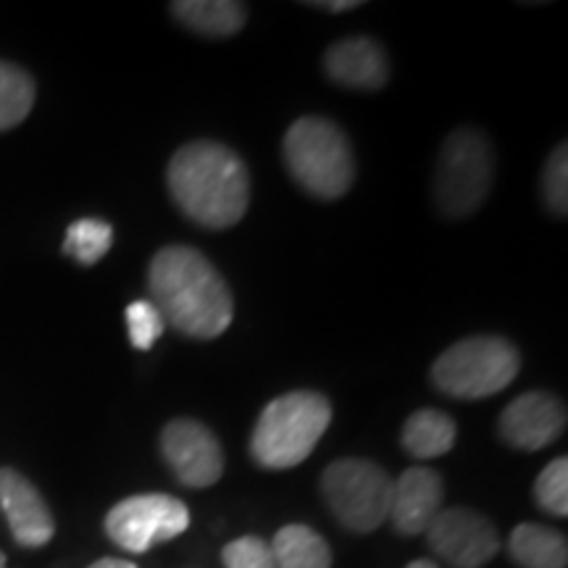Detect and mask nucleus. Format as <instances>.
Returning a JSON list of instances; mask_svg holds the SVG:
<instances>
[{
	"instance_id": "obj_28",
	"label": "nucleus",
	"mask_w": 568,
	"mask_h": 568,
	"mask_svg": "<svg viewBox=\"0 0 568 568\" xmlns=\"http://www.w3.org/2000/svg\"><path fill=\"white\" fill-rule=\"evenodd\" d=\"M0 568H6V556H3V550H0Z\"/></svg>"
},
{
	"instance_id": "obj_12",
	"label": "nucleus",
	"mask_w": 568,
	"mask_h": 568,
	"mask_svg": "<svg viewBox=\"0 0 568 568\" xmlns=\"http://www.w3.org/2000/svg\"><path fill=\"white\" fill-rule=\"evenodd\" d=\"M0 508L21 548H42L55 535V521L38 487L17 468H0Z\"/></svg>"
},
{
	"instance_id": "obj_26",
	"label": "nucleus",
	"mask_w": 568,
	"mask_h": 568,
	"mask_svg": "<svg viewBox=\"0 0 568 568\" xmlns=\"http://www.w3.org/2000/svg\"><path fill=\"white\" fill-rule=\"evenodd\" d=\"M88 568H138V566H134L132 560H122V558H101Z\"/></svg>"
},
{
	"instance_id": "obj_23",
	"label": "nucleus",
	"mask_w": 568,
	"mask_h": 568,
	"mask_svg": "<svg viewBox=\"0 0 568 568\" xmlns=\"http://www.w3.org/2000/svg\"><path fill=\"white\" fill-rule=\"evenodd\" d=\"M542 190L545 201H548L550 211L558 213V216H566L568 211V151L566 142L552 151L548 166L542 172Z\"/></svg>"
},
{
	"instance_id": "obj_13",
	"label": "nucleus",
	"mask_w": 568,
	"mask_h": 568,
	"mask_svg": "<svg viewBox=\"0 0 568 568\" xmlns=\"http://www.w3.org/2000/svg\"><path fill=\"white\" fill-rule=\"evenodd\" d=\"M443 497L445 485L437 471L424 466L406 468L400 477L393 479V503H389L393 527L403 537L424 535L443 510Z\"/></svg>"
},
{
	"instance_id": "obj_24",
	"label": "nucleus",
	"mask_w": 568,
	"mask_h": 568,
	"mask_svg": "<svg viewBox=\"0 0 568 568\" xmlns=\"http://www.w3.org/2000/svg\"><path fill=\"white\" fill-rule=\"evenodd\" d=\"M222 560L226 568H276L272 545L253 535L232 539L222 550Z\"/></svg>"
},
{
	"instance_id": "obj_3",
	"label": "nucleus",
	"mask_w": 568,
	"mask_h": 568,
	"mask_svg": "<svg viewBox=\"0 0 568 568\" xmlns=\"http://www.w3.org/2000/svg\"><path fill=\"white\" fill-rule=\"evenodd\" d=\"M332 424V406L322 393L295 389L261 410L251 437L255 464L272 471L303 464Z\"/></svg>"
},
{
	"instance_id": "obj_14",
	"label": "nucleus",
	"mask_w": 568,
	"mask_h": 568,
	"mask_svg": "<svg viewBox=\"0 0 568 568\" xmlns=\"http://www.w3.org/2000/svg\"><path fill=\"white\" fill-rule=\"evenodd\" d=\"M324 71L343 88L379 90L389 80V61L385 48L376 40L347 38L324 53Z\"/></svg>"
},
{
	"instance_id": "obj_15",
	"label": "nucleus",
	"mask_w": 568,
	"mask_h": 568,
	"mask_svg": "<svg viewBox=\"0 0 568 568\" xmlns=\"http://www.w3.org/2000/svg\"><path fill=\"white\" fill-rule=\"evenodd\" d=\"M458 439V426L445 410L437 408H422L408 416L403 424L400 443L406 447L408 456L418 460H432L445 456L453 450Z\"/></svg>"
},
{
	"instance_id": "obj_8",
	"label": "nucleus",
	"mask_w": 568,
	"mask_h": 568,
	"mask_svg": "<svg viewBox=\"0 0 568 568\" xmlns=\"http://www.w3.org/2000/svg\"><path fill=\"white\" fill-rule=\"evenodd\" d=\"M190 527V510L180 497L166 493L132 495L105 516V535L126 552H148Z\"/></svg>"
},
{
	"instance_id": "obj_19",
	"label": "nucleus",
	"mask_w": 568,
	"mask_h": 568,
	"mask_svg": "<svg viewBox=\"0 0 568 568\" xmlns=\"http://www.w3.org/2000/svg\"><path fill=\"white\" fill-rule=\"evenodd\" d=\"M34 105V80L17 63L0 61V132L30 116Z\"/></svg>"
},
{
	"instance_id": "obj_9",
	"label": "nucleus",
	"mask_w": 568,
	"mask_h": 568,
	"mask_svg": "<svg viewBox=\"0 0 568 568\" xmlns=\"http://www.w3.org/2000/svg\"><path fill=\"white\" fill-rule=\"evenodd\" d=\"M424 535L432 552L453 568L487 566L500 548L495 524L471 508L439 510Z\"/></svg>"
},
{
	"instance_id": "obj_25",
	"label": "nucleus",
	"mask_w": 568,
	"mask_h": 568,
	"mask_svg": "<svg viewBox=\"0 0 568 568\" xmlns=\"http://www.w3.org/2000/svg\"><path fill=\"white\" fill-rule=\"evenodd\" d=\"M311 9H322V11H332V13H343V11H353L361 9L364 3L358 0H322V3H308Z\"/></svg>"
},
{
	"instance_id": "obj_2",
	"label": "nucleus",
	"mask_w": 568,
	"mask_h": 568,
	"mask_svg": "<svg viewBox=\"0 0 568 568\" xmlns=\"http://www.w3.org/2000/svg\"><path fill=\"white\" fill-rule=\"evenodd\" d=\"M169 193L190 222L226 230L243 222L251 203V176L232 148L213 140H195L169 161Z\"/></svg>"
},
{
	"instance_id": "obj_18",
	"label": "nucleus",
	"mask_w": 568,
	"mask_h": 568,
	"mask_svg": "<svg viewBox=\"0 0 568 568\" xmlns=\"http://www.w3.org/2000/svg\"><path fill=\"white\" fill-rule=\"evenodd\" d=\"M268 545L276 568H332L329 545L305 524H287Z\"/></svg>"
},
{
	"instance_id": "obj_22",
	"label": "nucleus",
	"mask_w": 568,
	"mask_h": 568,
	"mask_svg": "<svg viewBox=\"0 0 568 568\" xmlns=\"http://www.w3.org/2000/svg\"><path fill=\"white\" fill-rule=\"evenodd\" d=\"M166 318L153 301H134L126 305V329H130V339L138 351H151L166 332Z\"/></svg>"
},
{
	"instance_id": "obj_7",
	"label": "nucleus",
	"mask_w": 568,
	"mask_h": 568,
	"mask_svg": "<svg viewBox=\"0 0 568 568\" xmlns=\"http://www.w3.org/2000/svg\"><path fill=\"white\" fill-rule=\"evenodd\" d=\"M322 495L345 529L368 535L389 518L393 477L366 458H339L322 474Z\"/></svg>"
},
{
	"instance_id": "obj_4",
	"label": "nucleus",
	"mask_w": 568,
	"mask_h": 568,
	"mask_svg": "<svg viewBox=\"0 0 568 568\" xmlns=\"http://www.w3.org/2000/svg\"><path fill=\"white\" fill-rule=\"evenodd\" d=\"M284 163L305 193L337 201L355 180V159L347 134L324 116H303L284 134Z\"/></svg>"
},
{
	"instance_id": "obj_27",
	"label": "nucleus",
	"mask_w": 568,
	"mask_h": 568,
	"mask_svg": "<svg viewBox=\"0 0 568 568\" xmlns=\"http://www.w3.org/2000/svg\"><path fill=\"white\" fill-rule=\"evenodd\" d=\"M406 568H437V564H432V560H414V564H408Z\"/></svg>"
},
{
	"instance_id": "obj_17",
	"label": "nucleus",
	"mask_w": 568,
	"mask_h": 568,
	"mask_svg": "<svg viewBox=\"0 0 568 568\" xmlns=\"http://www.w3.org/2000/svg\"><path fill=\"white\" fill-rule=\"evenodd\" d=\"M174 17L205 38H232L243 30L247 11L234 0H180L172 3Z\"/></svg>"
},
{
	"instance_id": "obj_11",
	"label": "nucleus",
	"mask_w": 568,
	"mask_h": 568,
	"mask_svg": "<svg viewBox=\"0 0 568 568\" xmlns=\"http://www.w3.org/2000/svg\"><path fill=\"white\" fill-rule=\"evenodd\" d=\"M566 429V408L556 395L545 389H531V393L518 395L508 403L506 410L497 422V432L516 450H542L556 443Z\"/></svg>"
},
{
	"instance_id": "obj_5",
	"label": "nucleus",
	"mask_w": 568,
	"mask_h": 568,
	"mask_svg": "<svg viewBox=\"0 0 568 568\" xmlns=\"http://www.w3.org/2000/svg\"><path fill=\"white\" fill-rule=\"evenodd\" d=\"M521 368L518 347L506 337L477 335L450 345L432 366L439 393L458 400H481L503 393Z\"/></svg>"
},
{
	"instance_id": "obj_16",
	"label": "nucleus",
	"mask_w": 568,
	"mask_h": 568,
	"mask_svg": "<svg viewBox=\"0 0 568 568\" xmlns=\"http://www.w3.org/2000/svg\"><path fill=\"white\" fill-rule=\"evenodd\" d=\"M508 552L521 568H566L568 564L566 535L542 524H518L508 537Z\"/></svg>"
},
{
	"instance_id": "obj_1",
	"label": "nucleus",
	"mask_w": 568,
	"mask_h": 568,
	"mask_svg": "<svg viewBox=\"0 0 568 568\" xmlns=\"http://www.w3.org/2000/svg\"><path fill=\"white\" fill-rule=\"evenodd\" d=\"M148 284L155 308L182 335L213 339L230 329L234 318L232 290L195 247H161L148 268Z\"/></svg>"
},
{
	"instance_id": "obj_10",
	"label": "nucleus",
	"mask_w": 568,
	"mask_h": 568,
	"mask_svg": "<svg viewBox=\"0 0 568 568\" xmlns=\"http://www.w3.org/2000/svg\"><path fill=\"white\" fill-rule=\"evenodd\" d=\"M161 456L184 487H211L224 474L222 445L209 426L195 418H174L163 426Z\"/></svg>"
},
{
	"instance_id": "obj_20",
	"label": "nucleus",
	"mask_w": 568,
	"mask_h": 568,
	"mask_svg": "<svg viewBox=\"0 0 568 568\" xmlns=\"http://www.w3.org/2000/svg\"><path fill=\"white\" fill-rule=\"evenodd\" d=\"M113 226L103 219H80L67 230L63 237V253L71 255L77 264L92 266L111 251Z\"/></svg>"
},
{
	"instance_id": "obj_21",
	"label": "nucleus",
	"mask_w": 568,
	"mask_h": 568,
	"mask_svg": "<svg viewBox=\"0 0 568 568\" xmlns=\"http://www.w3.org/2000/svg\"><path fill=\"white\" fill-rule=\"evenodd\" d=\"M537 506L548 514L566 518L568 516V460L556 458L542 468L535 481Z\"/></svg>"
},
{
	"instance_id": "obj_6",
	"label": "nucleus",
	"mask_w": 568,
	"mask_h": 568,
	"mask_svg": "<svg viewBox=\"0 0 568 568\" xmlns=\"http://www.w3.org/2000/svg\"><path fill=\"white\" fill-rule=\"evenodd\" d=\"M495 180V155L477 130L447 134L435 172V201L447 219H464L481 209Z\"/></svg>"
}]
</instances>
